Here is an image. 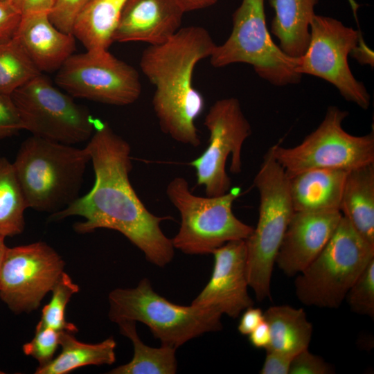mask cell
Returning a JSON list of instances; mask_svg holds the SVG:
<instances>
[{"label": "cell", "instance_id": "603a6c76", "mask_svg": "<svg viewBox=\"0 0 374 374\" xmlns=\"http://www.w3.org/2000/svg\"><path fill=\"white\" fill-rule=\"evenodd\" d=\"M61 351L48 364L39 366L35 374H66L78 368L90 365H110L116 361V342L108 337L97 344L78 341L74 333L60 332Z\"/></svg>", "mask_w": 374, "mask_h": 374}, {"label": "cell", "instance_id": "6da1fadb", "mask_svg": "<svg viewBox=\"0 0 374 374\" xmlns=\"http://www.w3.org/2000/svg\"><path fill=\"white\" fill-rule=\"evenodd\" d=\"M86 148L95 181L92 188L65 208L51 214V221L71 216L84 219L73 224L75 232L89 233L99 229L116 231L144 254L146 260L165 267L174 257L172 240L161 228L170 216H157L141 201L130 181L132 168L131 147L108 123L95 122V130Z\"/></svg>", "mask_w": 374, "mask_h": 374}, {"label": "cell", "instance_id": "1f68e13d", "mask_svg": "<svg viewBox=\"0 0 374 374\" xmlns=\"http://www.w3.org/2000/svg\"><path fill=\"white\" fill-rule=\"evenodd\" d=\"M24 130L19 110L11 95L0 93V139Z\"/></svg>", "mask_w": 374, "mask_h": 374}, {"label": "cell", "instance_id": "52a82bcc", "mask_svg": "<svg viewBox=\"0 0 374 374\" xmlns=\"http://www.w3.org/2000/svg\"><path fill=\"white\" fill-rule=\"evenodd\" d=\"M166 195L179 213L181 222L172 238L175 249L188 255H205L230 241L246 240L253 228L233 213L239 188L213 197L193 194L188 181L173 178L167 185Z\"/></svg>", "mask_w": 374, "mask_h": 374}, {"label": "cell", "instance_id": "836d02e7", "mask_svg": "<svg viewBox=\"0 0 374 374\" xmlns=\"http://www.w3.org/2000/svg\"><path fill=\"white\" fill-rule=\"evenodd\" d=\"M21 15L10 1L0 0V41L13 37Z\"/></svg>", "mask_w": 374, "mask_h": 374}, {"label": "cell", "instance_id": "2e32d148", "mask_svg": "<svg viewBox=\"0 0 374 374\" xmlns=\"http://www.w3.org/2000/svg\"><path fill=\"white\" fill-rule=\"evenodd\" d=\"M341 217L339 210L294 211L275 264L287 276L301 273L323 249Z\"/></svg>", "mask_w": 374, "mask_h": 374}, {"label": "cell", "instance_id": "9a60e30c", "mask_svg": "<svg viewBox=\"0 0 374 374\" xmlns=\"http://www.w3.org/2000/svg\"><path fill=\"white\" fill-rule=\"evenodd\" d=\"M212 254L214 265L211 277L191 304L237 318L253 305L248 293L245 240L226 242Z\"/></svg>", "mask_w": 374, "mask_h": 374}, {"label": "cell", "instance_id": "7a4b0ae2", "mask_svg": "<svg viewBox=\"0 0 374 374\" xmlns=\"http://www.w3.org/2000/svg\"><path fill=\"white\" fill-rule=\"evenodd\" d=\"M215 46L207 30L189 26L163 44L149 45L140 59L142 72L155 87L152 104L161 131L194 148L201 143L195 121L205 108V100L194 87L193 71Z\"/></svg>", "mask_w": 374, "mask_h": 374}, {"label": "cell", "instance_id": "d6a6232c", "mask_svg": "<svg viewBox=\"0 0 374 374\" xmlns=\"http://www.w3.org/2000/svg\"><path fill=\"white\" fill-rule=\"evenodd\" d=\"M332 366L320 356L310 353L308 348L298 353L292 359L289 374H330Z\"/></svg>", "mask_w": 374, "mask_h": 374}, {"label": "cell", "instance_id": "e575fe53", "mask_svg": "<svg viewBox=\"0 0 374 374\" xmlns=\"http://www.w3.org/2000/svg\"><path fill=\"white\" fill-rule=\"evenodd\" d=\"M266 353L260 373L289 374L291 362L294 355L277 351H266Z\"/></svg>", "mask_w": 374, "mask_h": 374}, {"label": "cell", "instance_id": "9c48e42d", "mask_svg": "<svg viewBox=\"0 0 374 374\" xmlns=\"http://www.w3.org/2000/svg\"><path fill=\"white\" fill-rule=\"evenodd\" d=\"M348 112L336 106L328 107L319 126L299 145L271 147L276 161L290 178L314 168L349 171L374 163L373 131L363 136L346 132L342 123Z\"/></svg>", "mask_w": 374, "mask_h": 374}, {"label": "cell", "instance_id": "7402d4cb", "mask_svg": "<svg viewBox=\"0 0 374 374\" xmlns=\"http://www.w3.org/2000/svg\"><path fill=\"white\" fill-rule=\"evenodd\" d=\"M263 316L270 332L266 351L296 355L308 348L313 328L303 308L288 305H273L263 312Z\"/></svg>", "mask_w": 374, "mask_h": 374}, {"label": "cell", "instance_id": "44dd1931", "mask_svg": "<svg viewBox=\"0 0 374 374\" xmlns=\"http://www.w3.org/2000/svg\"><path fill=\"white\" fill-rule=\"evenodd\" d=\"M339 210L357 233L374 246V163L348 172Z\"/></svg>", "mask_w": 374, "mask_h": 374}, {"label": "cell", "instance_id": "7c38bea8", "mask_svg": "<svg viewBox=\"0 0 374 374\" xmlns=\"http://www.w3.org/2000/svg\"><path fill=\"white\" fill-rule=\"evenodd\" d=\"M204 125L209 133L208 145L190 165L195 170L197 185L204 187L206 196H219L231 190V179L226 171L229 156L230 171L238 174L242 170V148L251 134V127L239 100L233 97L215 101L206 114Z\"/></svg>", "mask_w": 374, "mask_h": 374}, {"label": "cell", "instance_id": "ba28073f", "mask_svg": "<svg viewBox=\"0 0 374 374\" xmlns=\"http://www.w3.org/2000/svg\"><path fill=\"white\" fill-rule=\"evenodd\" d=\"M227 39L215 46L210 62L215 68L235 63L253 66L262 79L276 87L300 82L297 58L287 55L272 40L266 23L265 0H242L232 15Z\"/></svg>", "mask_w": 374, "mask_h": 374}, {"label": "cell", "instance_id": "d590c367", "mask_svg": "<svg viewBox=\"0 0 374 374\" xmlns=\"http://www.w3.org/2000/svg\"><path fill=\"white\" fill-rule=\"evenodd\" d=\"M263 320L261 309L249 307L244 310L239 321L238 330L242 335H249Z\"/></svg>", "mask_w": 374, "mask_h": 374}, {"label": "cell", "instance_id": "5bb4252c", "mask_svg": "<svg viewBox=\"0 0 374 374\" xmlns=\"http://www.w3.org/2000/svg\"><path fill=\"white\" fill-rule=\"evenodd\" d=\"M64 267L62 257L44 242L8 247L0 274V299L15 314L37 310Z\"/></svg>", "mask_w": 374, "mask_h": 374}, {"label": "cell", "instance_id": "60d3db41", "mask_svg": "<svg viewBox=\"0 0 374 374\" xmlns=\"http://www.w3.org/2000/svg\"><path fill=\"white\" fill-rule=\"evenodd\" d=\"M5 372H3L2 370L0 369V374H3Z\"/></svg>", "mask_w": 374, "mask_h": 374}, {"label": "cell", "instance_id": "4316f807", "mask_svg": "<svg viewBox=\"0 0 374 374\" xmlns=\"http://www.w3.org/2000/svg\"><path fill=\"white\" fill-rule=\"evenodd\" d=\"M39 73L15 37L0 41V93L11 95Z\"/></svg>", "mask_w": 374, "mask_h": 374}, {"label": "cell", "instance_id": "277c9868", "mask_svg": "<svg viewBox=\"0 0 374 374\" xmlns=\"http://www.w3.org/2000/svg\"><path fill=\"white\" fill-rule=\"evenodd\" d=\"M253 184L259 195L256 226L245 240L247 276L256 299L271 298V280L277 253L294 212L289 178L269 148Z\"/></svg>", "mask_w": 374, "mask_h": 374}, {"label": "cell", "instance_id": "cb8c5ba5", "mask_svg": "<svg viewBox=\"0 0 374 374\" xmlns=\"http://www.w3.org/2000/svg\"><path fill=\"white\" fill-rule=\"evenodd\" d=\"M128 0H91L79 15L73 35L86 49H108Z\"/></svg>", "mask_w": 374, "mask_h": 374}, {"label": "cell", "instance_id": "8992f818", "mask_svg": "<svg viewBox=\"0 0 374 374\" xmlns=\"http://www.w3.org/2000/svg\"><path fill=\"white\" fill-rule=\"evenodd\" d=\"M373 258L374 246L366 242L342 215L323 249L296 278L299 301L307 306L338 308Z\"/></svg>", "mask_w": 374, "mask_h": 374}, {"label": "cell", "instance_id": "30bf717a", "mask_svg": "<svg viewBox=\"0 0 374 374\" xmlns=\"http://www.w3.org/2000/svg\"><path fill=\"white\" fill-rule=\"evenodd\" d=\"M11 96L24 130L33 136L72 145L89 140L94 132L95 122L89 110L57 89L42 73Z\"/></svg>", "mask_w": 374, "mask_h": 374}, {"label": "cell", "instance_id": "74e56055", "mask_svg": "<svg viewBox=\"0 0 374 374\" xmlns=\"http://www.w3.org/2000/svg\"><path fill=\"white\" fill-rule=\"evenodd\" d=\"M250 344L256 348H266L270 341L268 324L263 320L249 335Z\"/></svg>", "mask_w": 374, "mask_h": 374}, {"label": "cell", "instance_id": "4dcf8cb0", "mask_svg": "<svg viewBox=\"0 0 374 374\" xmlns=\"http://www.w3.org/2000/svg\"><path fill=\"white\" fill-rule=\"evenodd\" d=\"M91 0H55L48 13L52 24L60 30L72 34L75 22Z\"/></svg>", "mask_w": 374, "mask_h": 374}, {"label": "cell", "instance_id": "8d00e7d4", "mask_svg": "<svg viewBox=\"0 0 374 374\" xmlns=\"http://www.w3.org/2000/svg\"><path fill=\"white\" fill-rule=\"evenodd\" d=\"M21 15L51 11L55 0H10Z\"/></svg>", "mask_w": 374, "mask_h": 374}, {"label": "cell", "instance_id": "d6986e66", "mask_svg": "<svg viewBox=\"0 0 374 374\" xmlns=\"http://www.w3.org/2000/svg\"><path fill=\"white\" fill-rule=\"evenodd\" d=\"M348 172L341 169L314 168L289 178L294 211H340Z\"/></svg>", "mask_w": 374, "mask_h": 374}, {"label": "cell", "instance_id": "484cf974", "mask_svg": "<svg viewBox=\"0 0 374 374\" xmlns=\"http://www.w3.org/2000/svg\"><path fill=\"white\" fill-rule=\"evenodd\" d=\"M26 208L12 163L0 157V235L13 237L23 232Z\"/></svg>", "mask_w": 374, "mask_h": 374}, {"label": "cell", "instance_id": "5b68a950", "mask_svg": "<svg viewBox=\"0 0 374 374\" xmlns=\"http://www.w3.org/2000/svg\"><path fill=\"white\" fill-rule=\"evenodd\" d=\"M109 319L141 322L161 344L177 349L206 332L222 330V315L207 308L180 305L156 292L144 278L132 288H116L108 295Z\"/></svg>", "mask_w": 374, "mask_h": 374}, {"label": "cell", "instance_id": "4fadbf2b", "mask_svg": "<svg viewBox=\"0 0 374 374\" xmlns=\"http://www.w3.org/2000/svg\"><path fill=\"white\" fill-rule=\"evenodd\" d=\"M55 82L72 96L117 106L134 103L142 89L138 71L106 48L71 55Z\"/></svg>", "mask_w": 374, "mask_h": 374}, {"label": "cell", "instance_id": "f1b7e54d", "mask_svg": "<svg viewBox=\"0 0 374 374\" xmlns=\"http://www.w3.org/2000/svg\"><path fill=\"white\" fill-rule=\"evenodd\" d=\"M345 299L353 312L373 319L374 258L351 286Z\"/></svg>", "mask_w": 374, "mask_h": 374}, {"label": "cell", "instance_id": "ffe728a7", "mask_svg": "<svg viewBox=\"0 0 374 374\" xmlns=\"http://www.w3.org/2000/svg\"><path fill=\"white\" fill-rule=\"evenodd\" d=\"M319 0H269L274 10L270 33L278 38L280 48L298 58L306 51L310 39V26Z\"/></svg>", "mask_w": 374, "mask_h": 374}, {"label": "cell", "instance_id": "d4e9b609", "mask_svg": "<svg viewBox=\"0 0 374 374\" xmlns=\"http://www.w3.org/2000/svg\"><path fill=\"white\" fill-rule=\"evenodd\" d=\"M133 321H121L118 325L120 333L132 343L134 355L131 361L112 369L110 374H175L177 371L176 348L161 344L152 348L140 339Z\"/></svg>", "mask_w": 374, "mask_h": 374}, {"label": "cell", "instance_id": "f35d334b", "mask_svg": "<svg viewBox=\"0 0 374 374\" xmlns=\"http://www.w3.org/2000/svg\"><path fill=\"white\" fill-rule=\"evenodd\" d=\"M217 1L218 0H176L185 12L210 7L216 3Z\"/></svg>", "mask_w": 374, "mask_h": 374}, {"label": "cell", "instance_id": "f546056e", "mask_svg": "<svg viewBox=\"0 0 374 374\" xmlns=\"http://www.w3.org/2000/svg\"><path fill=\"white\" fill-rule=\"evenodd\" d=\"M60 332L37 324L33 338L22 347L24 353L37 360L39 366L48 364L60 346Z\"/></svg>", "mask_w": 374, "mask_h": 374}, {"label": "cell", "instance_id": "83f0119b", "mask_svg": "<svg viewBox=\"0 0 374 374\" xmlns=\"http://www.w3.org/2000/svg\"><path fill=\"white\" fill-rule=\"evenodd\" d=\"M79 290V286L64 271L53 288L51 300L43 308L41 319L37 324L59 332L76 333L77 327L67 321L65 312L72 296L78 293Z\"/></svg>", "mask_w": 374, "mask_h": 374}, {"label": "cell", "instance_id": "ac0fdd59", "mask_svg": "<svg viewBox=\"0 0 374 374\" xmlns=\"http://www.w3.org/2000/svg\"><path fill=\"white\" fill-rule=\"evenodd\" d=\"M13 37L41 73L58 70L75 50L73 35L58 30L46 12L21 15Z\"/></svg>", "mask_w": 374, "mask_h": 374}, {"label": "cell", "instance_id": "b9f144b4", "mask_svg": "<svg viewBox=\"0 0 374 374\" xmlns=\"http://www.w3.org/2000/svg\"><path fill=\"white\" fill-rule=\"evenodd\" d=\"M2 1H10V0H2Z\"/></svg>", "mask_w": 374, "mask_h": 374}, {"label": "cell", "instance_id": "e0dca14e", "mask_svg": "<svg viewBox=\"0 0 374 374\" xmlns=\"http://www.w3.org/2000/svg\"><path fill=\"white\" fill-rule=\"evenodd\" d=\"M185 12L176 0H128L113 35V42L158 45L181 28Z\"/></svg>", "mask_w": 374, "mask_h": 374}, {"label": "cell", "instance_id": "8fae6325", "mask_svg": "<svg viewBox=\"0 0 374 374\" xmlns=\"http://www.w3.org/2000/svg\"><path fill=\"white\" fill-rule=\"evenodd\" d=\"M305 53L297 58L296 71L320 78L335 86L348 102L367 109L371 96L350 71L348 55L357 47L359 33L339 20L315 15Z\"/></svg>", "mask_w": 374, "mask_h": 374}, {"label": "cell", "instance_id": "ab89813d", "mask_svg": "<svg viewBox=\"0 0 374 374\" xmlns=\"http://www.w3.org/2000/svg\"><path fill=\"white\" fill-rule=\"evenodd\" d=\"M5 238L3 236L0 235V274L2 268L3 262L6 255L8 247L5 243Z\"/></svg>", "mask_w": 374, "mask_h": 374}, {"label": "cell", "instance_id": "3957f363", "mask_svg": "<svg viewBox=\"0 0 374 374\" xmlns=\"http://www.w3.org/2000/svg\"><path fill=\"white\" fill-rule=\"evenodd\" d=\"M89 161L86 147L26 139L12 164L28 208L53 214L70 205L79 197Z\"/></svg>", "mask_w": 374, "mask_h": 374}]
</instances>
